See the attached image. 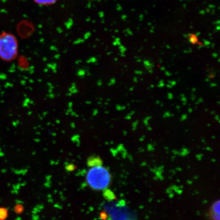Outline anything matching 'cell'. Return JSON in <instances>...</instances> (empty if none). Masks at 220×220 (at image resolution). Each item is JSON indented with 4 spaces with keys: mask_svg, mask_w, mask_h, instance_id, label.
<instances>
[{
    "mask_svg": "<svg viewBox=\"0 0 220 220\" xmlns=\"http://www.w3.org/2000/svg\"><path fill=\"white\" fill-rule=\"evenodd\" d=\"M86 181L93 190L104 191L110 186L112 175L110 171L101 164L89 167L86 175Z\"/></svg>",
    "mask_w": 220,
    "mask_h": 220,
    "instance_id": "cell-1",
    "label": "cell"
},
{
    "mask_svg": "<svg viewBox=\"0 0 220 220\" xmlns=\"http://www.w3.org/2000/svg\"><path fill=\"white\" fill-rule=\"evenodd\" d=\"M109 201L104 206L107 214L105 220H137L135 213L127 206L125 201Z\"/></svg>",
    "mask_w": 220,
    "mask_h": 220,
    "instance_id": "cell-2",
    "label": "cell"
},
{
    "mask_svg": "<svg viewBox=\"0 0 220 220\" xmlns=\"http://www.w3.org/2000/svg\"><path fill=\"white\" fill-rule=\"evenodd\" d=\"M18 39L13 34L4 32L0 34V59L4 61L14 60L18 53Z\"/></svg>",
    "mask_w": 220,
    "mask_h": 220,
    "instance_id": "cell-3",
    "label": "cell"
},
{
    "mask_svg": "<svg viewBox=\"0 0 220 220\" xmlns=\"http://www.w3.org/2000/svg\"><path fill=\"white\" fill-rule=\"evenodd\" d=\"M220 200L214 201L208 210L207 216L210 220H220Z\"/></svg>",
    "mask_w": 220,
    "mask_h": 220,
    "instance_id": "cell-4",
    "label": "cell"
},
{
    "mask_svg": "<svg viewBox=\"0 0 220 220\" xmlns=\"http://www.w3.org/2000/svg\"><path fill=\"white\" fill-rule=\"evenodd\" d=\"M103 164V161L99 157L91 156L88 159L87 165L89 167Z\"/></svg>",
    "mask_w": 220,
    "mask_h": 220,
    "instance_id": "cell-5",
    "label": "cell"
},
{
    "mask_svg": "<svg viewBox=\"0 0 220 220\" xmlns=\"http://www.w3.org/2000/svg\"><path fill=\"white\" fill-rule=\"evenodd\" d=\"M103 196L108 201H112L115 199V195L112 191L108 190V188L104 190Z\"/></svg>",
    "mask_w": 220,
    "mask_h": 220,
    "instance_id": "cell-6",
    "label": "cell"
},
{
    "mask_svg": "<svg viewBox=\"0 0 220 220\" xmlns=\"http://www.w3.org/2000/svg\"><path fill=\"white\" fill-rule=\"evenodd\" d=\"M57 0H33L36 4L40 5H50L55 3Z\"/></svg>",
    "mask_w": 220,
    "mask_h": 220,
    "instance_id": "cell-7",
    "label": "cell"
},
{
    "mask_svg": "<svg viewBox=\"0 0 220 220\" xmlns=\"http://www.w3.org/2000/svg\"><path fill=\"white\" fill-rule=\"evenodd\" d=\"M8 216V210L5 208H0V220H5Z\"/></svg>",
    "mask_w": 220,
    "mask_h": 220,
    "instance_id": "cell-8",
    "label": "cell"
},
{
    "mask_svg": "<svg viewBox=\"0 0 220 220\" xmlns=\"http://www.w3.org/2000/svg\"><path fill=\"white\" fill-rule=\"evenodd\" d=\"M189 40L193 44H196L197 42H198L197 38L196 36H195V35H191L190 36Z\"/></svg>",
    "mask_w": 220,
    "mask_h": 220,
    "instance_id": "cell-9",
    "label": "cell"
}]
</instances>
